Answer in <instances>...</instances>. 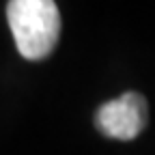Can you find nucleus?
<instances>
[{
  "label": "nucleus",
  "mask_w": 155,
  "mask_h": 155,
  "mask_svg": "<svg viewBox=\"0 0 155 155\" xmlns=\"http://www.w3.org/2000/svg\"><path fill=\"white\" fill-rule=\"evenodd\" d=\"M7 22L15 48L26 61L48 58L61 37V11L52 0H11Z\"/></svg>",
  "instance_id": "nucleus-1"
},
{
  "label": "nucleus",
  "mask_w": 155,
  "mask_h": 155,
  "mask_svg": "<svg viewBox=\"0 0 155 155\" xmlns=\"http://www.w3.org/2000/svg\"><path fill=\"white\" fill-rule=\"evenodd\" d=\"M149 123V104L140 93L127 91L101 104L95 112V127L114 140H134Z\"/></svg>",
  "instance_id": "nucleus-2"
}]
</instances>
